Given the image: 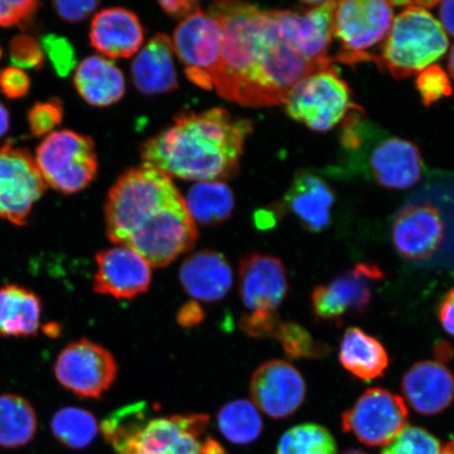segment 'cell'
<instances>
[{"mask_svg": "<svg viewBox=\"0 0 454 454\" xmlns=\"http://www.w3.org/2000/svg\"><path fill=\"white\" fill-rule=\"evenodd\" d=\"M74 83L82 98L98 107L110 106L126 94L123 74L109 59L90 56L79 64Z\"/></svg>", "mask_w": 454, "mask_h": 454, "instance_id": "obj_26", "label": "cell"}, {"mask_svg": "<svg viewBox=\"0 0 454 454\" xmlns=\"http://www.w3.org/2000/svg\"><path fill=\"white\" fill-rule=\"evenodd\" d=\"M10 126V116L8 110L5 109L4 106L0 104V138L4 135L7 134Z\"/></svg>", "mask_w": 454, "mask_h": 454, "instance_id": "obj_50", "label": "cell"}, {"mask_svg": "<svg viewBox=\"0 0 454 454\" xmlns=\"http://www.w3.org/2000/svg\"><path fill=\"white\" fill-rule=\"evenodd\" d=\"M336 196L326 181L310 170L300 169L292 186L276 208L278 213L289 211L310 232L325 231L332 223V213Z\"/></svg>", "mask_w": 454, "mask_h": 454, "instance_id": "obj_21", "label": "cell"}, {"mask_svg": "<svg viewBox=\"0 0 454 454\" xmlns=\"http://www.w3.org/2000/svg\"><path fill=\"white\" fill-rule=\"evenodd\" d=\"M144 41V27L138 16L128 9L101 10L90 24V44L109 59H129L138 52Z\"/></svg>", "mask_w": 454, "mask_h": 454, "instance_id": "obj_23", "label": "cell"}, {"mask_svg": "<svg viewBox=\"0 0 454 454\" xmlns=\"http://www.w3.org/2000/svg\"><path fill=\"white\" fill-rule=\"evenodd\" d=\"M54 9L60 17L70 24H76L87 19L100 5L98 0L89 2H54Z\"/></svg>", "mask_w": 454, "mask_h": 454, "instance_id": "obj_43", "label": "cell"}, {"mask_svg": "<svg viewBox=\"0 0 454 454\" xmlns=\"http://www.w3.org/2000/svg\"><path fill=\"white\" fill-rule=\"evenodd\" d=\"M59 329L60 328L59 325H49L48 326L44 327V332L48 334V336L54 337L59 336Z\"/></svg>", "mask_w": 454, "mask_h": 454, "instance_id": "obj_51", "label": "cell"}, {"mask_svg": "<svg viewBox=\"0 0 454 454\" xmlns=\"http://www.w3.org/2000/svg\"><path fill=\"white\" fill-rule=\"evenodd\" d=\"M276 454H337V444L323 426L301 424L282 435Z\"/></svg>", "mask_w": 454, "mask_h": 454, "instance_id": "obj_33", "label": "cell"}, {"mask_svg": "<svg viewBox=\"0 0 454 454\" xmlns=\"http://www.w3.org/2000/svg\"><path fill=\"white\" fill-rule=\"evenodd\" d=\"M281 322L277 311H249L241 317L239 326L249 337L268 339L275 338Z\"/></svg>", "mask_w": 454, "mask_h": 454, "instance_id": "obj_40", "label": "cell"}, {"mask_svg": "<svg viewBox=\"0 0 454 454\" xmlns=\"http://www.w3.org/2000/svg\"><path fill=\"white\" fill-rule=\"evenodd\" d=\"M42 312V300L30 288L19 284L0 287V337L37 336Z\"/></svg>", "mask_w": 454, "mask_h": 454, "instance_id": "obj_27", "label": "cell"}, {"mask_svg": "<svg viewBox=\"0 0 454 454\" xmlns=\"http://www.w3.org/2000/svg\"><path fill=\"white\" fill-rule=\"evenodd\" d=\"M209 417L189 413L147 419L118 454H203Z\"/></svg>", "mask_w": 454, "mask_h": 454, "instance_id": "obj_15", "label": "cell"}, {"mask_svg": "<svg viewBox=\"0 0 454 454\" xmlns=\"http://www.w3.org/2000/svg\"><path fill=\"white\" fill-rule=\"evenodd\" d=\"M343 454H367V453L360 451V450H348V451L344 452Z\"/></svg>", "mask_w": 454, "mask_h": 454, "instance_id": "obj_53", "label": "cell"}, {"mask_svg": "<svg viewBox=\"0 0 454 454\" xmlns=\"http://www.w3.org/2000/svg\"><path fill=\"white\" fill-rule=\"evenodd\" d=\"M283 105L289 117L316 132H328L360 107L353 101L349 85L332 65L294 85Z\"/></svg>", "mask_w": 454, "mask_h": 454, "instance_id": "obj_5", "label": "cell"}, {"mask_svg": "<svg viewBox=\"0 0 454 454\" xmlns=\"http://www.w3.org/2000/svg\"><path fill=\"white\" fill-rule=\"evenodd\" d=\"M37 428V413L30 402L17 395H0V447H24L34 439Z\"/></svg>", "mask_w": 454, "mask_h": 454, "instance_id": "obj_29", "label": "cell"}, {"mask_svg": "<svg viewBox=\"0 0 454 454\" xmlns=\"http://www.w3.org/2000/svg\"><path fill=\"white\" fill-rule=\"evenodd\" d=\"M117 372L110 351L88 339L66 346L54 364L57 381L82 399H100L115 381Z\"/></svg>", "mask_w": 454, "mask_h": 454, "instance_id": "obj_11", "label": "cell"}, {"mask_svg": "<svg viewBox=\"0 0 454 454\" xmlns=\"http://www.w3.org/2000/svg\"><path fill=\"white\" fill-rule=\"evenodd\" d=\"M64 118V106L59 99L38 102L27 113V122L31 133L36 137L50 135Z\"/></svg>", "mask_w": 454, "mask_h": 454, "instance_id": "obj_37", "label": "cell"}, {"mask_svg": "<svg viewBox=\"0 0 454 454\" xmlns=\"http://www.w3.org/2000/svg\"><path fill=\"white\" fill-rule=\"evenodd\" d=\"M444 237V221L439 209L429 202L408 204L396 214L391 227L395 251L411 261L433 257Z\"/></svg>", "mask_w": 454, "mask_h": 454, "instance_id": "obj_17", "label": "cell"}, {"mask_svg": "<svg viewBox=\"0 0 454 454\" xmlns=\"http://www.w3.org/2000/svg\"><path fill=\"white\" fill-rule=\"evenodd\" d=\"M278 342L291 359H321L331 353V348L304 328L293 322H281L275 334Z\"/></svg>", "mask_w": 454, "mask_h": 454, "instance_id": "obj_34", "label": "cell"}, {"mask_svg": "<svg viewBox=\"0 0 454 454\" xmlns=\"http://www.w3.org/2000/svg\"><path fill=\"white\" fill-rule=\"evenodd\" d=\"M47 184L35 159L12 141L0 146V218L25 226Z\"/></svg>", "mask_w": 454, "mask_h": 454, "instance_id": "obj_9", "label": "cell"}, {"mask_svg": "<svg viewBox=\"0 0 454 454\" xmlns=\"http://www.w3.org/2000/svg\"><path fill=\"white\" fill-rule=\"evenodd\" d=\"M249 388L254 406L275 419L293 416L306 396L302 374L291 363L281 360L265 362L255 369Z\"/></svg>", "mask_w": 454, "mask_h": 454, "instance_id": "obj_16", "label": "cell"}, {"mask_svg": "<svg viewBox=\"0 0 454 454\" xmlns=\"http://www.w3.org/2000/svg\"><path fill=\"white\" fill-rule=\"evenodd\" d=\"M203 319L204 311L202 306L197 303L196 301L185 303L178 310L177 322L180 326L192 328L200 325Z\"/></svg>", "mask_w": 454, "mask_h": 454, "instance_id": "obj_45", "label": "cell"}, {"mask_svg": "<svg viewBox=\"0 0 454 454\" xmlns=\"http://www.w3.org/2000/svg\"><path fill=\"white\" fill-rule=\"evenodd\" d=\"M39 5L35 0H0V27L26 26L35 16Z\"/></svg>", "mask_w": 454, "mask_h": 454, "instance_id": "obj_41", "label": "cell"}, {"mask_svg": "<svg viewBox=\"0 0 454 454\" xmlns=\"http://www.w3.org/2000/svg\"><path fill=\"white\" fill-rule=\"evenodd\" d=\"M223 39L219 20L201 11L187 17L176 27L172 41L175 53L184 66L186 77L202 89L214 88Z\"/></svg>", "mask_w": 454, "mask_h": 454, "instance_id": "obj_10", "label": "cell"}, {"mask_svg": "<svg viewBox=\"0 0 454 454\" xmlns=\"http://www.w3.org/2000/svg\"><path fill=\"white\" fill-rule=\"evenodd\" d=\"M159 5H160L164 12L170 17H174V19L185 20L187 17L200 11V4L194 2V0H177V2L168 0V2L159 3Z\"/></svg>", "mask_w": 454, "mask_h": 454, "instance_id": "obj_44", "label": "cell"}, {"mask_svg": "<svg viewBox=\"0 0 454 454\" xmlns=\"http://www.w3.org/2000/svg\"><path fill=\"white\" fill-rule=\"evenodd\" d=\"M406 5L395 17L379 57L378 66L386 67L395 79H405L422 72L447 52V34L427 9L438 2H401Z\"/></svg>", "mask_w": 454, "mask_h": 454, "instance_id": "obj_3", "label": "cell"}, {"mask_svg": "<svg viewBox=\"0 0 454 454\" xmlns=\"http://www.w3.org/2000/svg\"><path fill=\"white\" fill-rule=\"evenodd\" d=\"M408 408L401 396L383 388L365 391L342 416L345 433L363 444L387 446L407 427Z\"/></svg>", "mask_w": 454, "mask_h": 454, "instance_id": "obj_12", "label": "cell"}, {"mask_svg": "<svg viewBox=\"0 0 454 454\" xmlns=\"http://www.w3.org/2000/svg\"><path fill=\"white\" fill-rule=\"evenodd\" d=\"M35 160L45 184L67 195L87 189L98 170L93 140L70 129L47 136Z\"/></svg>", "mask_w": 454, "mask_h": 454, "instance_id": "obj_6", "label": "cell"}, {"mask_svg": "<svg viewBox=\"0 0 454 454\" xmlns=\"http://www.w3.org/2000/svg\"><path fill=\"white\" fill-rule=\"evenodd\" d=\"M239 291L248 310L277 311L288 292L286 266L274 255H246L240 262Z\"/></svg>", "mask_w": 454, "mask_h": 454, "instance_id": "obj_19", "label": "cell"}, {"mask_svg": "<svg viewBox=\"0 0 454 454\" xmlns=\"http://www.w3.org/2000/svg\"><path fill=\"white\" fill-rule=\"evenodd\" d=\"M208 13L223 27L221 61L214 88L246 106L282 105L292 89L331 65L301 56L281 35L271 11L243 2H219Z\"/></svg>", "mask_w": 454, "mask_h": 454, "instance_id": "obj_1", "label": "cell"}, {"mask_svg": "<svg viewBox=\"0 0 454 454\" xmlns=\"http://www.w3.org/2000/svg\"><path fill=\"white\" fill-rule=\"evenodd\" d=\"M382 454H454V438L442 442L421 427H406Z\"/></svg>", "mask_w": 454, "mask_h": 454, "instance_id": "obj_35", "label": "cell"}, {"mask_svg": "<svg viewBox=\"0 0 454 454\" xmlns=\"http://www.w3.org/2000/svg\"><path fill=\"white\" fill-rule=\"evenodd\" d=\"M440 24L448 34L454 37V2L439 3Z\"/></svg>", "mask_w": 454, "mask_h": 454, "instance_id": "obj_47", "label": "cell"}, {"mask_svg": "<svg viewBox=\"0 0 454 454\" xmlns=\"http://www.w3.org/2000/svg\"><path fill=\"white\" fill-rule=\"evenodd\" d=\"M217 423L224 438L237 445L251 444L263 430L258 408L247 400L227 403L218 413Z\"/></svg>", "mask_w": 454, "mask_h": 454, "instance_id": "obj_31", "label": "cell"}, {"mask_svg": "<svg viewBox=\"0 0 454 454\" xmlns=\"http://www.w3.org/2000/svg\"><path fill=\"white\" fill-rule=\"evenodd\" d=\"M9 52L11 61L19 69L38 70L43 65L44 53L42 44L26 34L11 41Z\"/></svg>", "mask_w": 454, "mask_h": 454, "instance_id": "obj_39", "label": "cell"}, {"mask_svg": "<svg viewBox=\"0 0 454 454\" xmlns=\"http://www.w3.org/2000/svg\"><path fill=\"white\" fill-rule=\"evenodd\" d=\"M96 264L95 293L119 300H132L150 288L151 265L127 246L104 249L96 254Z\"/></svg>", "mask_w": 454, "mask_h": 454, "instance_id": "obj_18", "label": "cell"}, {"mask_svg": "<svg viewBox=\"0 0 454 454\" xmlns=\"http://www.w3.org/2000/svg\"><path fill=\"white\" fill-rule=\"evenodd\" d=\"M181 196L172 178L160 170L145 166L127 170L107 195V237L113 243L126 246L141 223Z\"/></svg>", "mask_w": 454, "mask_h": 454, "instance_id": "obj_4", "label": "cell"}, {"mask_svg": "<svg viewBox=\"0 0 454 454\" xmlns=\"http://www.w3.org/2000/svg\"><path fill=\"white\" fill-rule=\"evenodd\" d=\"M416 87L423 105L430 106L442 98H450L452 85L450 77L440 66H429L419 74Z\"/></svg>", "mask_w": 454, "mask_h": 454, "instance_id": "obj_36", "label": "cell"}, {"mask_svg": "<svg viewBox=\"0 0 454 454\" xmlns=\"http://www.w3.org/2000/svg\"><path fill=\"white\" fill-rule=\"evenodd\" d=\"M434 355L436 362L445 365V363L452 359L453 349L450 344H448L445 340H439V342L434 345Z\"/></svg>", "mask_w": 454, "mask_h": 454, "instance_id": "obj_48", "label": "cell"}, {"mask_svg": "<svg viewBox=\"0 0 454 454\" xmlns=\"http://www.w3.org/2000/svg\"><path fill=\"white\" fill-rule=\"evenodd\" d=\"M203 454H226V451L217 441L207 436L206 440H204Z\"/></svg>", "mask_w": 454, "mask_h": 454, "instance_id": "obj_49", "label": "cell"}, {"mask_svg": "<svg viewBox=\"0 0 454 454\" xmlns=\"http://www.w3.org/2000/svg\"><path fill=\"white\" fill-rule=\"evenodd\" d=\"M439 319L445 332L454 337V288L442 300Z\"/></svg>", "mask_w": 454, "mask_h": 454, "instance_id": "obj_46", "label": "cell"}, {"mask_svg": "<svg viewBox=\"0 0 454 454\" xmlns=\"http://www.w3.org/2000/svg\"><path fill=\"white\" fill-rule=\"evenodd\" d=\"M402 390L414 411L434 416L446 411L454 400V376L442 363L419 362L403 378Z\"/></svg>", "mask_w": 454, "mask_h": 454, "instance_id": "obj_22", "label": "cell"}, {"mask_svg": "<svg viewBox=\"0 0 454 454\" xmlns=\"http://www.w3.org/2000/svg\"><path fill=\"white\" fill-rule=\"evenodd\" d=\"M31 82L24 70L10 67L0 72V92L9 99H20L30 90Z\"/></svg>", "mask_w": 454, "mask_h": 454, "instance_id": "obj_42", "label": "cell"}, {"mask_svg": "<svg viewBox=\"0 0 454 454\" xmlns=\"http://www.w3.org/2000/svg\"><path fill=\"white\" fill-rule=\"evenodd\" d=\"M187 209L195 223L217 225L234 212L235 198L230 186L221 181L192 185L185 199Z\"/></svg>", "mask_w": 454, "mask_h": 454, "instance_id": "obj_30", "label": "cell"}, {"mask_svg": "<svg viewBox=\"0 0 454 454\" xmlns=\"http://www.w3.org/2000/svg\"><path fill=\"white\" fill-rule=\"evenodd\" d=\"M132 78L135 87L145 95L169 93L177 89L172 39L162 33L153 37L136 56Z\"/></svg>", "mask_w": 454, "mask_h": 454, "instance_id": "obj_25", "label": "cell"}, {"mask_svg": "<svg viewBox=\"0 0 454 454\" xmlns=\"http://www.w3.org/2000/svg\"><path fill=\"white\" fill-rule=\"evenodd\" d=\"M252 132V122L221 107L183 112L172 126L142 145L141 158L144 166L169 177L223 183L239 168L244 142Z\"/></svg>", "mask_w": 454, "mask_h": 454, "instance_id": "obj_2", "label": "cell"}, {"mask_svg": "<svg viewBox=\"0 0 454 454\" xmlns=\"http://www.w3.org/2000/svg\"><path fill=\"white\" fill-rule=\"evenodd\" d=\"M448 70H450L451 77L454 79V44L450 50V56H448Z\"/></svg>", "mask_w": 454, "mask_h": 454, "instance_id": "obj_52", "label": "cell"}, {"mask_svg": "<svg viewBox=\"0 0 454 454\" xmlns=\"http://www.w3.org/2000/svg\"><path fill=\"white\" fill-rule=\"evenodd\" d=\"M185 293L203 302L223 299L232 286V270L223 254L201 251L186 258L179 271Z\"/></svg>", "mask_w": 454, "mask_h": 454, "instance_id": "obj_24", "label": "cell"}, {"mask_svg": "<svg viewBox=\"0 0 454 454\" xmlns=\"http://www.w3.org/2000/svg\"><path fill=\"white\" fill-rule=\"evenodd\" d=\"M43 53L47 54L57 75L66 77L76 67V54L73 45L65 37L49 34L42 41Z\"/></svg>", "mask_w": 454, "mask_h": 454, "instance_id": "obj_38", "label": "cell"}, {"mask_svg": "<svg viewBox=\"0 0 454 454\" xmlns=\"http://www.w3.org/2000/svg\"><path fill=\"white\" fill-rule=\"evenodd\" d=\"M368 169L374 181L385 189L407 190L422 179L424 161L412 142L386 137L373 146Z\"/></svg>", "mask_w": 454, "mask_h": 454, "instance_id": "obj_20", "label": "cell"}, {"mask_svg": "<svg viewBox=\"0 0 454 454\" xmlns=\"http://www.w3.org/2000/svg\"><path fill=\"white\" fill-rule=\"evenodd\" d=\"M198 239L194 219L181 196L146 219L129 237L126 246L154 268H164L191 251Z\"/></svg>", "mask_w": 454, "mask_h": 454, "instance_id": "obj_8", "label": "cell"}, {"mask_svg": "<svg viewBox=\"0 0 454 454\" xmlns=\"http://www.w3.org/2000/svg\"><path fill=\"white\" fill-rule=\"evenodd\" d=\"M385 274L377 264L359 263L311 293L316 320L340 325L348 316L363 315L371 308L373 287Z\"/></svg>", "mask_w": 454, "mask_h": 454, "instance_id": "obj_13", "label": "cell"}, {"mask_svg": "<svg viewBox=\"0 0 454 454\" xmlns=\"http://www.w3.org/2000/svg\"><path fill=\"white\" fill-rule=\"evenodd\" d=\"M2 56H3V50H2V48H0V59H2Z\"/></svg>", "mask_w": 454, "mask_h": 454, "instance_id": "obj_54", "label": "cell"}, {"mask_svg": "<svg viewBox=\"0 0 454 454\" xmlns=\"http://www.w3.org/2000/svg\"><path fill=\"white\" fill-rule=\"evenodd\" d=\"M308 8L272 10V16L286 41L315 64L331 65L328 57L333 37L337 2H304Z\"/></svg>", "mask_w": 454, "mask_h": 454, "instance_id": "obj_14", "label": "cell"}, {"mask_svg": "<svg viewBox=\"0 0 454 454\" xmlns=\"http://www.w3.org/2000/svg\"><path fill=\"white\" fill-rule=\"evenodd\" d=\"M339 359L346 371L365 382L381 378L389 366V356L383 344L357 327L345 332Z\"/></svg>", "mask_w": 454, "mask_h": 454, "instance_id": "obj_28", "label": "cell"}, {"mask_svg": "<svg viewBox=\"0 0 454 454\" xmlns=\"http://www.w3.org/2000/svg\"><path fill=\"white\" fill-rule=\"evenodd\" d=\"M51 430L55 439L71 450H83L92 444L98 433V419L88 411L65 407L56 411Z\"/></svg>", "mask_w": 454, "mask_h": 454, "instance_id": "obj_32", "label": "cell"}, {"mask_svg": "<svg viewBox=\"0 0 454 454\" xmlns=\"http://www.w3.org/2000/svg\"><path fill=\"white\" fill-rule=\"evenodd\" d=\"M394 22V5L382 0H345L337 3L333 14V35L340 43L337 61L354 66L374 61L367 53L388 36Z\"/></svg>", "mask_w": 454, "mask_h": 454, "instance_id": "obj_7", "label": "cell"}]
</instances>
